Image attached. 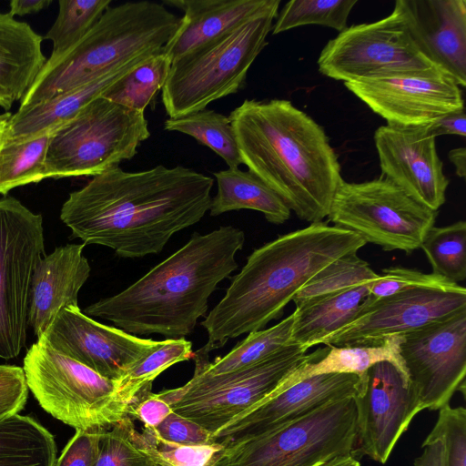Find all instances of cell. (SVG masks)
Here are the masks:
<instances>
[{
  "mask_svg": "<svg viewBox=\"0 0 466 466\" xmlns=\"http://www.w3.org/2000/svg\"><path fill=\"white\" fill-rule=\"evenodd\" d=\"M28 390L51 416L76 431L100 433L127 416L116 380L106 379L43 340L24 358Z\"/></svg>",
  "mask_w": 466,
  "mask_h": 466,
  "instance_id": "obj_8",
  "label": "cell"
},
{
  "mask_svg": "<svg viewBox=\"0 0 466 466\" xmlns=\"http://www.w3.org/2000/svg\"><path fill=\"white\" fill-rule=\"evenodd\" d=\"M279 5L196 47L171 63L161 99L169 118L206 109L238 93L267 46Z\"/></svg>",
  "mask_w": 466,
  "mask_h": 466,
  "instance_id": "obj_6",
  "label": "cell"
},
{
  "mask_svg": "<svg viewBox=\"0 0 466 466\" xmlns=\"http://www.w3.org/2000/svg\"><path fill=\"white\" fill-rule=\"evenodd\" d=\"M439 410L437 422L422 445L440 440L445 466H466V410L446 405Z\"/></svg>",
  "mask_w": 466,
  "mask_h": 466,
  "instance_id": "obj_41",
  "label": "cell"
},
{
  "mask_svg": "<svg viewBox=\"0 0 466 466\" xmlns=\"http://www.w3.org/2000/svg\"><path fill=\"white\" fill-rule=\"evenodd\" d=\"M149 57L127 62L83 86L58 94L46 101L18 108L9 118L5 137L25 139L56 128Z\"/></svg>",
  "mask_w": 466,
  "mask_h": 466,
  "instance_id": "obj_24",
  "label": "cell"
},
{
  "mask_svg": "<svg viewBox=\"0 0 466 466\" xmlns=\"http://www.w3.org/2000/svg\"><path fill=\"white\" fill-rule=\"evenodd\" d=\"M294 314L291 313L278 324L248 334L228 353L208 361V356L193 352L194 373L219 375L253 365L279 350L290 345Z\"/></svg>",
  "mask_w": 466,
  "mask_h": 466,
  "instance_id": "obj_30",
  "label": "cell"
},
{
  "mask_svg": "<svg viewBox=\"0 0 466 466\" xmlns=\"http://www.w3.org/2000/svg\"><path fill=\"white\" fill-rule=\"evenodd\" d=\"M56 129V128H55ZM52 130L25 139L4 137L0 147V194L45 179V161Z\"/></svg>",
  "mask_w": 466,
  "mask_h": 466,
  "instance_id": "obj_32",
  "label": "cell"
},
{
  "mask_svg": "<svg viewBox=\"0 0 466 466\" xmlns=\"http://www.w3.org/2000/svg\"><path fill=\"white\" fill-rule=\"evenodd\" d=\"M290 344L246 368L219 375L194 373L186 384L158 392L183 416L213 433L265 400L307 358Z\"/></svg>",
  "mask_w": 466,
  "mask_h": 466,
  "instance_id": "obj_9",
  "label": "cell"
},
{
  "mask_svg": "<svg viewBox=\"0 0 466 466\" xmlns=\"http://www.w3.org/2000/svg\"><path fill=\"white\" fill-rule=\"evenodd\" d=\"M192 357V342L185 338L161 340L116 380L119 397L129 406L143 390L152 387L154 380L164 370Z\"/></svg>",
  "mask_w": 466,
  "mask_h": 466,
  "instance_id": "obj_35",
  "label": "cell"
},
{
  "mask_svg": "<svg viewBox=\"0 0 466 466\" xmlns=\"http://www.w3.org/2000/svg\"><path fill=\"white\" fill-rule=\"evenodd\" d=\"M400 355L421 409L449 405L465 393L466 309L401 334Z\"/></svg>",
  "mask_w": 466,
  "mask_h": 466,
  "instance_id": "obj_14",
  "label": "cell"
},
{
  "mask_svg": "<svg viewBox=\"0 0 466 466\" xmlns=\"http://www.w3.org/2000/svg\"><path fill=\"white\" fill-rule=\"evenodd\" d=\"M344 85L388 125L428 126L464 108L461 87L439 68Z\"/></svg>",
  "mask_w": 466,
  "mask_h": 466,
  "instance_id": "obj_15",
  "label": "cell"
},
{
  "mask_svg": "<svg viewBox=\"0 0 466 466\" xmlns=\"http://www.w3.org/2000/svg\"><path fill=\"white\" fill-rule=\"evenodd\" d=\"M183 16L164 47L171 63L196 47L280 5V0H166Z\"/></svg>",
  "mask_w": 466,
  "mask_h": 466,
  "instance_id": "obj_23",
  "label": "cell"
},
{
  "mask_svg": "<svg viewBox=\"0 0 466 466\" xmlns=\"http://www.w3.org/2000/svg\"><path fill=\"white\" fill-rule=\"evenodd\" d=\"M228 116L248 170L299 218H327L343 178L323 127L285 99H246Z\"/></svg>",
  "mask_w": 466,
  "mask_h": 466,
  "instance_id": "obj_2",
  "label": "cell"
},
{
  "mask_svg": "<svg viewBox=\"0 0 466 466\" xmlns=\"http://www.w3.org/2000/svg\"><path fill=\"white\" fill-rule=\"evenodd\" d=\"M150 466H155V465L151 464Z\"/></svg>",
  "mask_w": 466,
  "mask_h": 466,
  "instance_id": "obj_52",
  "label": "cell"
},
{
  "mask_svg": "<svg viewBox=\"0 0 466 466\" xmlns=\"http://www.w3.org/2000/svg\"><path fill=\"white\" fill-rule=\"evenodd\" d=\"M56 452L54 436L32 417L0 420V466H54Z\"/></svg>",
  "mask_w": 466,
  "mask_h": 466,
  "instance_id": "obj_29",
  "label": "cell"
},
{
  "mask_svg": "<svg viewBox=\"0 0 466 466\" xmlns=\"http://www.w3.org/2000/svg\"><path fill=\"white\" fill-rule=\"evenodd\" d=\"M85 244L57 247L35 266L30 287L28 325L39 339L65 307H76L80 289L91 268Z\"/></svg>",
  "mask_w": 466,
  "mask_h": 466,
  "instance_id": "obj_22",
  "label": "cell"
},
{
  "mask_svg": "<svg viewBox=\"0 0 466 466\" xmlns=\"http://www.w3.org/2000/svg\"><path fill=\"white\" fill-rule=\"evenodd\" d=\"M12 114L9 112H5L0 115V147L5 137L7 124Z\"/></svg>",
  "mask_w": 466,
  "mask_h": 466,
  "instance_id": "obj_51",
  "label": "cell"
},
{
  "mask_svg": "<svg viewBox=\"0 0 466 466\" xmlns=\"http://www.w3.org/2000/svg\"><path fill=\"white\" fill-rule=\"evenodd\" d=\"M217 194L211 198L209 215L251 209L261 212L272 224H283L290 217V209L282 199L250 171L228 168L214 173Z\"/></svg>",
  "mask_w": 466,
  "mask_h": 466,
  "instance_id": "obj_28",
  "label": "cell"
},
{
  "mask_svg": "<svg viewBox=\"0 0 466 466\" xmlns=\"http://www.w3.org/2000/svg\"><path fill=\"white\" fill-rule=\"evenodd\" d=\"M43 37L8 13H0V106L11 108L34 83L47 58Z\"/></svg>",
  "mask_w": 466,
  "mask_h": 466,
  "instance_id": "obj_25",
  "label": "cell"
},
{
  "mask_svg": "<svg viewBox=\"0 0 466 466\" xmlns=\"http://www.w3.org/2000/svg\"><path fill=\"white\" fill-rule=\"evenodd\" d=\"M164 128L186 134L218 155L228 168L242 164L228 116L211 109H203L177 118H167Z\"/></svg>",
  "mask_w": 466,
  "mask_h": 466,
  "instance_id": "obj_33",
  "label": "cell"
},
{
  "mask_svg": "<svg viewBox=\"0 0 466 466\" xmlns=\"http://www.w3.org/2000/svg\"><path fill=\"white\" fill-rule=\"evenodd\" d=\"M172 412L170 405L158 393H153L151 388L143 390L127 409L129 418L150 428H157Z\"/></svg>",
  "mask_w": 466,
  "mask_h": 466,
  "instance_id": "obj_45",
  "label": "cell"
},
{
  "mask_svg": "<svg viewBox=\"0 0 466 466\" xmlns=\"http://www.w3.org/2000/svg\"><path fill=\"white\" fill-rule=\"evenodd\" d=\"M395 12L419 51L466 86V1L397 0Z\"/></svg>",
  "mask_w": 466,
  "mask_h": 466,
  "instance_id": "obj_21",
  "label": "cell"
},
{
  "mask_svg": "<svg viewBox=\"0 0 466 466\" xmlns=\"http://www.w3.org/2000/svg\"><path fill=\"white\" fill-rule=\"evenodd\" d=\"M37 339L112 380H120L161 342L97 322L78 306L63 308Z\"/></svg>",
  "mask_w": 466,
  "mask_h": 466,
  "instance_id": "obj_17",
  "label": "cell"
},
{
  "mask_svg": "<svg viewBox=\"0 0 466 466\" xmlns=\"http://www.w3.org/2000/svg\"><path fill=\"white\" fill-rule=\"evenodd\" d=\"M318 66L322 75L344 83L438 68L419 51L394 10L339 32L323 47Z\"/></svg>",
  "mask_w": 466,
  "mask_h": 466,
  "instance_id": "obj_13",
  "label": "cell"
},
{
  "mask_svg": "<svg viewBox=\"0 0 466 466\" xmlns=\"http://www.w3.org/2000/svg\"><path fill=\"white\" fill-rule=\"evenodd\" d=\"M465 309L466 291L411 289L371 303L362 302L354 319L325 338L321 344L345 346L380 341Z\"/></svg>",
  "mask_w": 466,
  "mask_h": 466,
  "instance_id": "obj_18",
  "label": "cell"
},
{
  "mask_svg": "<svg viewBox=\"0 0 466 466\" xmlns=\"http://www.w3.org/2000/svg\"><path fill=\"white\" fill-rule=\"evenodd\" d=\"M361 376L327 373L306 378L233 419L214 434L227 448L300 419L319 408L354 398Z\"/></svg>",
  "mask_w": 466,
  "mask_h": 466,
  "instance_id": "obj_20",
  "label": "cell"
},
{
  "mask_svg": "<svg viewBox=\"0 0 466 466\" xmlns=\"http://www.w3.org/2000/svg\"><path fill=\"white\" fill-rule=\"evenodd\" d=\"M356 406L357 453L385 463L421 406L401 371L380 361L361 375Z\"/></svg>",
  "mask_w": 466,
  "mask_h": 466,
  "instance_id": "obj_16",
  "label": "cell"
},
{
  "mask_svg": "<svg viewBox=\"0 0 466 466\" xmlns=\"http://www.w3.org/2000/svg\"><path fill=\"white\" fill-rule=\"evenodd\" d=\"M380 274L357 253L344 255L320 269L294 296L296 308L317 298L376 280Z\"/></svg>",
  "mask_w": 466,
  "mask_h": 466,
  "instance_id": "obj_38",
  "label": "cell"
},
{
  "mask_svg": "<svg viewBox=\"0 0 466 466\" xmlns=\"http://www.w3.org/2000/svg\"><path fill=\"white\" fill-rule=\"evenodd\" d=\"M357 0H291L278 13L272 34L298 26L319 25L339 32L347 28L348 17Z\"/></svg>",
  "mask_w": 466,
  "mask_h": 466,
  "instance_id": "obj_39",
  "label": "cell"
},
{
  "mask_svg": "<svg viewBox=\"0 0 466 466\" xmlns=\"http://www.w3.org/2000/svg\"><path fill=\"white\" fill-rule=\"evenodd\" d=\"M438 211L414 200L381 177L360 183L342 181L333 198L329 220L386 251L407 254L420 248L434 227Z\"/></svg>",
  "mask_w": 466,
  "mask_h": 466,
  "instance_id": "obj_11",
  "label": "cell"
},
{
  "mask_svg": "<svg viewBox=\"0 0 466 466\" xmlns=\"http://www.w3.org/2000/svg\"><path fill=\"white\" fill-rule=\"evenodd\" d=\"M382 274L371 283L364 303L417 288L437 289L447 291H466V289L433 273H423L403 267L383 268Z\"/></svg>",
  "mask_w": 466,
  "mask_h": 466,
  "instance_id": "obj_40",
  "label": "cell"
},
{
  "mask_svg": "<svg viewBox=\"0 0 466 466\" xmlns=\"http://www.w3.org/2000/svg\"><path fill=\"white\" fill-rule=\"evenodd\" d=\"M420 248L425 253L433 274L457 284L466 279L465 221L432 227Z\"/></svg>",
  "mask_w": 466,
  "mask_h": 466,
  "instance_id": "obj_37",
  "label": "cell"
},
{
  "mask_svg": "<svg viewBox=\"0 0 466 466\" xmlns=\"http://www.w3.org/2000/svg\"><path fill=\"white\" fill-rule=\"evenodd\" d=\"M128 436L134 446L155 466H220L227 447L219 442L184 445L162 438L156 428L136 430L130 418Z\"/></svg>",
  "mask_w": 466,
  "mask_h": 466,
  "instance_id": "obj_31",
  "label": "cell"
},
{
  "mask_svg": "<svg viewBox=\"0 0 466 466\" xmlns=\"http://www.w3.org/2000/svg\"><path fill=\"white\" fill-rule=\"evenodd\" d=\"M156 430L165 440L179 444L207 445L216 442L213 433L174 411Z\"/></svg>",
  "mask_w": 466,
  "mask_h": 466,
  "instance_id": "obj_44",
  "label": "cell"
},
{
  "mask_svg": "<svg viewBox=\"0 0 466 466\" xmlns=\"http://www.w3.org/2000/svg\"><path fill=\"white\" fill-rule=\"evenodd\" d=\"M98 433L76 431L54 466H94Z\"/></svg>",
  "mask_w": 466,
  "mask_h": 466,
  "instance_id": "obj_46",
  "label": "cell"
},
{
  "mask_svg": "<svg viewBox=\"0 0 466 466\" xmlns=\"http://www.w3.org/2000/svg\"><path fill=\"white\" fill-rule=\"evenodd\" d=\"M401 334L380 341L345 346H326L311 354L292 370L271 394H277L297 382L319 374L348 373L361 376L380 361L394 364L407 380L400 355ZM408 381V380H407Z\"/></svg>",
  "mask_w": 466,
  "mask_h": 466,
  "instance_id": "obj_26",
  "label": "cell"
},
{
  "mask_svg": "<svg viewBox=\"0 0 466 466\" xmlns=\"http://www.w3.org/2000/svg\"><path fill=\"white\" fill-rule=\"evenodd\" d=\"M213 185L212 177L183 166L137 172L118 167L70 193L60 218L85 245L144 258L160 253L176 233L203 218Z\"/></svg>",
  "mask_w": 466,
  "mask_h": 466,
  "instance_id": "obj_1",
  "label": "cell"
},
{
  "mask_svg": "<svg viewBox=\"0 0 466 466\" xmlns=\"http://www.w3.org/2000/svg\"><path fill=\"white\" fill-rule=\"evenodd\" d=\"M372 282L325 295L296 308L290 343L308 350L350 323Z\"/></svg>",
  "mask_w": 466,
  "mask_h": 466,
  "instance_id": "obj_27",
  "label": "cell"
},
{
  "mask_svg": "<svg viewBox=\"0 0 466 466\" xmlns=\"http://www.w3.org/2000/svg\"><path fill=\"white\" fill-rule=\"evenodd\" d=\"M111 0H59L58 15L44 39L53 43L52 62L75 46L110 6Z\"/></svg>",
  "mask_w": 466,
  "mask_h": 466,
  "instance_id": "obj_36",
  "label": "cell"
},
{
  "mask_svg": "<svg viewBox=\"0 0 466 466\" xmlns=\"http://www.w3.org/2000/svg\"><path fill=\"white\" fill-rule=\"evenodd\" d=\"M179 18L156 2L108 6L75 46L46 62L19 108L83 86L127 62L163 52Z\"/></svg>",
  "mask_w": 466,
  "mask_h": 466,
  "instance_id": "obj_5",
  "label": "cell"
},
{
  "mask_svg": "<svg viewBox=\"0 0 466 466\" xmlns=\"http://www.w3.org/2000/svg\"><path fill=\"white\" fill-rule=\"evenodd\" d=\"M45 253L43 218L13 197L0 198V359L25 345L31 279Z\"/></svg>",
  "mask_w": 466,
  "mask_h": 466,
  "instance_id": "obj_12",
  "label": "cell"
},
{
  "mask_svg": "<svg viewBox=\"0 0 466 466\" xmlns=\"http://www.w3.org/2000/svg\"><path fill=\"white\" fill-rule=\"evenodd\" d=\"M245 233L223 226L189 240L121 292L101 299L85 314L106 319L135 336L158 334L181 339L205 317L208 299L234 272Z\"/></svg>",
  "mask_w": 466,
  "mask_h": 466,
  "instance_id": "obj_3",
  "label": "cell"
},
{
  "mask_svg": "<svg viewBox=\"0 0 466 466\" xmlns=\"http://www.w3.org/2000/svg\"><path fill=\"white\" fill-rule=\"evenodd\" d=\"M52 0H12L8 14L15 15H25L37 13L51 5Z\"/></svg>",
  "mask_w": 466,
  "mask_h": 466,
  "instance_id": "obj_48",
  "label": "cell"
},
{
  "mask_svg": "<svg viewBox=\"0 0 466 466\" xmlns=\"http://www.w3.org/2000/svg\"><path fill=\"white\" fill-rule=\"evenodd\" d=\"M126 417L111 429L98 433L97 453L94 466H150L129 439Z\"/></svg>",
  "mask_w": 466,
  "mask_h": 466,
  "instance_id": "obj_42",
  "label": "cell"
},
{
  "mask_svg": "<svg viewBox=\"0 0 466 466\" xmlns=\"http://www.w3.org/2000/svg\"><path fill=\"white\" fill-rule=\"evenodd\" d=\"M382 177L421 205L434 210L446 201L449 179L429 125H385L374 134Z\"/></svg>",
  "mask_w": 466,
  "mask_h": 466,
  "instance_id": "obj_19",
  "label": "cell"
},
{
  "mask_svg": "<svg viewBox=\"0 0 466 466\" xmlns=\"http://www.w3.org/2000/svg\"><path fill=\"white\" fill-rule=\"evenodd\" d=\"M366 244L360 235L321 221L254 249L200 322L208 342L196 352L208 356L229 339L264 329L320 269Z\"/></svg>",
  "mask_w": 466,
  "mask_h": 466,
  "instance_id": "obj_4",
  "label": "cell"
},
{
  "mask_svg": "<svg viewBox=\"0 0 466 466\" xmlns=\"http://www.w3.org/2000/svg\"><path fill=\"white\" fill-rule=\"evenodd\" d=\"M449 159L455 167V173L460 177H465L466 175V149L465 147H457L449 152Z\"/></svg>",
  "mask_w": 466,
  "mask_h": 466,
  "instance_id": "obj_49",
  "label": "cell"
},
{
  "mask_svg": "<svg viewBox=\"0 0 466 466\" xmlns=\"http://www.w3.org/2000/svg\"><path fill=\"white\" fill-rule=\"evenodd\" d=\"M346 455L357 458L354 398L228 447L220 466H315Z\"/></svg>",
  "mask_w": 466,
  "mask_h": 466,
  "instance_id": "obj_10",
  "label": "cell"
},
{
  "mask_svg": "<svg viewBox=\"0 0 466 466\" xmlns=\"http://www.w3.org/2000/svg\"><path fill=\"white\" fill-rule=\"evenodd\" d=\"M150 137L145 112L98 96L52 133L45 178L95 177L118 167Z\"/></svg>",
  "mask_w": 466,
  "mask_h": 466,
  "instance_id": "obj_7",
  "label": "cell"
},
{
  "mask_svg": "<svg viewBox=\"0 0 466 466\" xmlns=\"http://www.w3.org/2000/svg\"><path fill=\"white\" fill-rule=\"evenodd\" d=\"M430 130L437 137L441 135L466 136V116L464 108L451 112L429 125Z\"/></svg>",
  "mask_w": 466,
  "mask_h": 466,
  "instance_id": "obj_47",
  "label": "cell"
},
{
  "mask_svg": "<svg viewBox=\"0 0 466 466\" xmlns=\"http://www.w3.org/2000/svg\"><path fill=\"white\" fill-rule=\"evenodd\" d=\"M315 466H360V461L353 455H346L330 459Z\"/></svg>",
  "mask_w": 466,
  "mask_h": 466,
  "instance_id": "obj_50",
  "label": "cell"
},
{
  "mask_svg": "<svg viewBox=\"0 0 466 466\" xmlns=\"http://www.w3.org/2000/svg\"><path fill=\"white\" fill-rule=\"evenodd\" d=\"M171 61L157 54L111 85L102 96L125 107L144 111L162 89Z\"/></svg>",
  "mask_w": 466,
  "mask_h": 466,
  "instance_id": "obj_34",
  "label": "cell"
},
{
  "mask_svg": "<svg viewBox=\"0 0 466 466\" xmlns=\"http://www.w3.org/2000/svg\"><path fill=\"white\" fill-rule=\"evenodd\" d=\"M27 395L23 368L0 364V420L18 414L25 407Z\"/></svg>",
  "mask_w": 466,
  "mask_h": 466,
  "instance_id": "obj_43",
  "label": "cell"
}]
</instances>
